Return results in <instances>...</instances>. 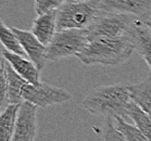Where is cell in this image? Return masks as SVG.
<instances>
[{"label": "cell", "instance_id": "1", "mask_svg": "<svg viewBox=\"0 0 151 141\" xmlns=\"http://www.w3.org/2000/svg\"><path fill=\"white\" fill-rule=\"evenodd\" d=\"M136 49L135 34L104 37L89 42L76 57L85 65H119L131 58Z\"/></svg>", "mask_w": 151, "mask_h": 141}, {"label": "cell", "instance_id": "2", "mask_svg": "<svg viewBox=\"0 0 151 141\" xmlns=\"http://www.w3.org/2000/svg\"><path fill=\"white\" fill-rule=\"evenodd\" d=\"M132 102L129 86L116 84L99 86L86 93L82 107L93 115L106 118H128V107Z\"/></svg>", "mask_w": 151, "mask_h": 141}, {"label": "cell", "instance_id": "3", "mask_svg": "<svg viewBox=\"0 0 151 141\" xmlns=\"http://www.w3.org/2000/svg\"><path fill=\"white\" fill-rule=\"evenodd\" d=\"M102 11L98 0H66L57 10L58 31L87 29Z\"/></svg>", "mask_w": 151, "mask_h": 141}, {"label": "cell", "instance_id": "4", "mask_svg": "<svg viewBox=\"0 0 151 141\" xmlns=\"http://www.w3.org/2000/svg\"><path fill=\"white\" fill-rule=\"evenodd\" d=\"M120 12L102 11L95 22L86 29L88 42L98 38L121 37L135 34V22L138 17Z\"/></svg>", "mask_w": 151, "mask_h": 141}, {"label": "cell", "instance_id": "5", "mask_svg": "<svg viewBox=\"0 0 151 141\" xmlns=\"http://www.w3.org/2000/svg\"><path fill=\"white\" fill-rule=\"evenodd\" d=\"M86 29L58 31L47 47V59L58 61L72 55H77L88 44Z\"/></svg>", "mask_w": 151, "mask_h": 141}, {"label": "cell", "instance_id": "6", "mask_svg": "<svg viewBox=\"0 0 151 141\" xmlns=\"http://www.w3.org/2000/svg\"><path fill=\"white\" fill-rule=\"evenodd\" d=\"M23 100L39 107H47L55 104H62L72 99L65 89L46 83L26 84L22 91Z\"/></svg>", "mask_w": 151, "mask_h": 141}, {"label": "cell", "instance_id": "7", "mask_svg": "<svg viewBox=\"0 0 151 141\" xmlns=\"http://www.w3.org/2000/svg\"><path fill=\"white\" fill-rule=\"evenodd\" d=\"M37 107L27 101L20 104L12 141H35L37 134Z\"/></svg>", "mask_w": 151, "mask_h": 141}, {"label": "cell", "instance_id": "8", "mask_svg": "<svg viewBox=\"0 0 151 141\" xmlns=\"http://www.w3.org/2000/svg\"><path fill=\"white\" fill-rule=\"evenodd\" d=\"M100 8L108 12H120L146 20L151 16V0H98Z\"/></svg>", "mask_w": 151, "mask_h": 141}, {"label": "cell", "instance_id": "9", "mask_svg": "<svg viewBox=\"0 0 151 141\" xmlns=\"http://www.w3.org/2000/svg\"><path fill=\"white\" fill-rule=\"evenodd\" d=\"M12 31L15 33L17 38L20 39L21 45L25 51V54L28 59L32 60L37 66L39 72H41L46 65V62L48 61L47 59V46L41 44L38 38L33 34V31H24L17 27H11Z\"/></svg>", "mask_w": 151, "mask_h": 141}, {"label": "cell", "instance_id": "10", "mask_svg": "<svg viewBox=\"0 0 151 141\" xmlns=\"http://www.w3.org/2000/svg\"><path fill=\"white\" fill-rule=\"evenodd\" d=\"M1 55L6 59V61L10 64L11 67L21 77H23L28 84L40 83V79H39V73L40 72L38 71L37 66L35 65V63L32 60L24 58V55L12 53L6 49L2 50Z\"/></svg>", "mask_w": 151, "mask_h": 141}, {"label": "cell", "instance_id": "11", "mask_svg": "<svg viewBox=\"0 0 151 141\" xmlns=\"http://www.w3.org/2000/svg\"><path fill=\"white\" fill-rule=\"evenodd\" d=\"M33 34L38 38V40L48 47L51 40L58 31L57 26V10L49 13L37 15L32 26Z\"/></svg>", "mask_w": 151, "mask_h": 141}, {"label": "cell", "instance_id": "12", "mask_svg": "<svg viewBox=\"0 0 151 141\" xmlns=\"http://www.w3.org/2000/svg\"><path fill=\"white\" fill-rule=\"evenodd\" d=\"M6 75H7L8 104H21L24 101L22 91L25 85L28 83L11 67L7 61H6Z\"/></svg>", "mask_w": 151, "mask_h": 141}, {"label": "cell", "instance_id": "13", "mask_svg": "<svg viewBox=\"0 0 151 141\" xmlns=\"http://www.w3.org/2000/svg\"><path fill=\"white\" fill-rule=\"evenodd\" d=\"M131 99L148 114H151V74L138 84L129 85Z\"/></svg>", "mask_w": 151, "mask_h": 141}, {"label": "cell", "instance_id": "14", "mask_svg": "<svg viewBox=\"0 0 151 141\" xmlns=\"http://www.w3.org/2000/svg\"><path fill=\"white\" fill-rule=\"evenodd\" d=\"M135 37L138 53L144 58L151 69V29L144 24L140 19L135 22Z\"/></svg>", "mask_w": 151, "mask_h": 141}, {"label": "cell", "instance_id": "15", "mask_svg": "<svg viewBox=\"0 0 151 141\" xmlns=\"http://www.w3.org/2000/svg\"><path fill=\"white\" fill-rule=\"evenodd\" d=\"M20 104H8L0 115V141H12Z\"/></svg>", "mask_w": 151, "mask_h": 141}, {"label": "cell", "instance_id": "16", "mask_svg": "<svg viewBox=\"0 0 151 141\" xmlns=\"http://www.w3.org/2000/svg\"><path fill=\"white\" fill-rule=\"evenodd\" d=\"M128 118L134 122L135 126L142 131V134L151 141V117L142 109L132 101L128 107Z\"/></svg>", "mask_w": 151, "mask_h": 141}, {"label": "cell", "instance_id": "17", "mask_svg": "<svg viewBox=\"0 0 151 141\" xmlns=\"http://www.w3.org/2000/svg\"><path fill=\"white\" fill-rule=\"evenodd\" d=\"M0 25H1L0 26V40H1V44L4 47V49L12 53H15V54L25 55V51L21 45L20 39L17 38L15 33L12 31V28L4 24L2 21Z\"/></svg>", "mask_w": 151, "mask_h": 141}, {"label": "cell", "instance_id": "18", "mask_svg": "<svg viewBox=\"0 0 151 141\" xmlns=\"http://www.w3.org/2000/svg\"><path fill=\"white\" fill-rule=\"evenodd\" d=\"M114 120H115L116 128L123 134L127 141H149L140 129H138L135 125L128 124L127 122H125L124 118L116 117L114 118Z\"/></svg>", "mask_w": 151, "mask_h": 141}, {"label": "cell", "instance_id": "19", "mask_svg": "<svg viewBox=\"0 0 151 141\" xmlns=\"http://www.w3.org/2000/svg\"><path fill=\"white\" fill-rule=\"evenodd\" d=\"M66 0H34L35 11L37 15L49 13L51 11L58 10Z\"/></svg>", "mask_w": 151, "mask_h": 141}, {"label": "cell", "instance_id": "20", "mask_svg": "<svg viewBox=\"0 0 151 141\" xmlns=\"http://www.w3.org/2000/svg\"><path fill=\"white\" fill-rule=\"evenodd\" d=\"M0 105L4 110L8 105L7 100V75H6V59L1 55L0 63Z\"/></svg>", "mask_w": 151, "mask_h": 141}, {"label": "cell", "instance_id": "21", "mask_svg": "<svg viewBox=\"0 0 151 141\" xmlns=\"http://www.w3.org/2000/svg\"><path fill=\"white\" fill-rule=\"evenodd\" d=\"M104 130L106 131H104L103 141H127L123 134L116 128V126H114L112 118H106V125Z\"/></svg>", "mask_w": 151, "mask_h": 141}, {"label": "cell", "instance_id": "22", "mask_svg": "<svg viewBox=\"0 0 151 141\" xmlns=\"http://www.w3.org/2000/svg\"><path fill=\"white\" fill-rule=\"evenodd\" d=\"M141 21L144 22V24L146 25L148 28H150L151 29V17L150 19H147V20H141Z\"/></svg>", "mask_w": 151, "mask_h": 141}, {"label": "cell", "instance_id": "23", "mask_svg": "<svg viewBox=\"0 0 151 141\" xmlns=\"http://www.w3.org/2000/svg\"><path fill=\"white\" fill-rule=\"evenodd\" d=\"M75 1H88V0H75Z\"/></svg>", "mask_w": 151, "mask_h": 141}]
</instances>
